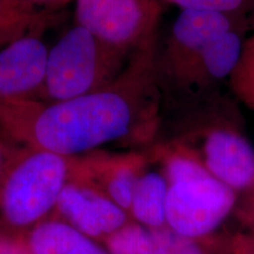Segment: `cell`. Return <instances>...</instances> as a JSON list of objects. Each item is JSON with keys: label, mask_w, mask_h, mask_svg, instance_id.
Masks as SVG:
<instances>
[{"label": "cell", "mask_w": 254, "mask_h": 254, "mask_svg": "<svg viewBox=\"0 0 254 254\" xmlns=\"http://www.w3.org/2000/svg\"><path fill=\"white\" fill-rule=\"evenodd\" d=\"M168 189L164 173L145 170L133 192L128 211L132 221L148 228L166 227Z\"/></svg>", "instance_id": "cell-14"}, {"label": "cell", "mask_w": 254, "mask_h": 254, "mask_svg": "<svg viewBox=\"0 0 254 254\" xmlns=\"http://www.w3.org/2000/svg\"><path fill=\"white\" fill-rule=\"evenodd\" d=\"M182 9L212 11L234 15H254V0H166Z\"/></svg>", "instance_id": "cell-18"}, {"label": "cell", "mask_w": 254, "mask_h": 254, "mask_svg": "<svg viewBox=\"0 0 254 254\" xmlns=\"http://www.w3.org/2000/svg\"><path fill=\"white\" fill-rule=\"evenodd\" d=\"M0 254H31L25 246L23 237L0 231Z\"/></svg>", "instance_id": "cell-19"}, {"label": "cell", "mask_w": 254, "mask_h": 254, "mask_svg": "<svg viewBox=\"0 0 254 254\" xmlns=\"http://www.w3.org/2000/svg\"><path fill=\"white\" fill-rule=\"evenodd\" d=\"M243 44L240 28L214 38L171 81L180 88L199 91L213 86L225 78L230 79L239 62Z\"/></svg>", "instance_id": "cell-11"}, {"label": "cell", "mask_w": 254, "mask_h": 254, "mask_svg": "<svg viewBox=\"0 0 254 254\" xmlns=\"http://www.w3.org/2000/svg\"><path fill=\"white\" fill-rule=\"evenodd\" d=\"M155 39L131 55L110 86L73 99H0V132L19 147L74 158L114 141L147 139L157 127Z\"/></svg>", "instance_id": "cell-1"}, {"label": "cell", "mask_w": 254, "mask_h": 254, "mask_svg": "<svg viewBox=\"0 0 254 254\" xmlns=\"http://www.w3.org/2000/svg\"><path fill=\"white\" fill-rule=\"evenodd\" d=\"M15 150H17V146L8 141L0 132V189H1L6 171Z\"/></svg>", "instance_id": "cell-20"}, {"label": "cell", "mask_w": 254, "mask_h": 254, "mask_svg": "<svg viewBox=\"0 0 254 254\" xmlns=\"http://www.w3.org/2000/svg\"><path fill=\"white\" fill-rule=\"evenodd\" d=\"M164 176L170 185L211 174L198 155L185 147L174 148L163 157Z\"/></svg>", "instance_id": "cell-17"}, {"label": "cell", "mask_w": 254, "mask_h": 254, "mask_svg": "<svg viewBox=\"0 0 254 254\" xmlns=\"http://www.w3.org/2000/svg\"><path fill=\"white\" fill-rule=\"evenodd\" d=\"M53 217L100 244L132 222L128 212L79 179H71L64 187Z\"/></svg>", "instance_id": "cell-7"}, {"label": "cell", "mask_w": 254, "mask_h": 254, "mask_svg": "<svg viewBox=\"0 0 254 254\" xmlns=\"http://www.w3.org/2000/svg\"><path fill=\"white\" fill-rule=\"evenodd\" d=\"M236 204V190L213 176L170 185L166 224L180 236L201 239L212 233Z\"/></svg>", "instance_id": "cell-5"}, {"label": "cell", "mask_w": 254, "mask_h": 254, "mask_svg": "<svg viewBox=\"0 0 254 254\" xmlns=\"http://www.w3.org/2000/svg\"><path fill=\"white\" fill-rule=\"evenodd\" d=\"M21 237L31 254H112L104 244L91 239L55 217Z\"/></svg>", "instance_id": "cell-13"}, {"label": "cell", "mask_w": 254, "mask_h": 254, "mask_svg": "<svg viewBox=\"0 0 254 254\" xmlns=\"http://www.w3.org/2000/svg\"><path fill=\"white\" fill-rule=\"evenodd\" d=\"M50 50L34 31L0 51V99L40 100Z\"/></svg>", "instance_id": "cell-9"}, {"label": "cell", "mask_w": 254, "mask_h": 254, "mask_svg": "<svg viewBox=\"0 0 254 254\" xmlns=\"http://www.w3.org/2000/svg\"><path fill=\"white\" fill-rule=\"evenodd\" d=\"M228 81L234 95L254 112V34L244 39L239 62Z\"/></svg>", "instance_id": "cell-16"}, {"label": "cell", "mask_w": 254, "mask_h": 254, "mask_svg": "<svg viewBox=\"0 0 254 254\" xmlns=\"http://www.w3.org/2000/svg\"><path fill=\"white\" fill-rule=\"evenodd\" d=\"M157 0H75V23L100 40L133 53L157 38Z\"/></svg>", "instance_id": "cell-4"}, {"label": "cell", "mask_w": 254, "mask_h": 254, "mask_svg": "<svg viewBox=\"0 0 254 254\" xmlns=\"http://www.w3.org/2000/svg\"><path fill=\"white\" fill-rule=\"evenodd\" d=\"M41 15L27 0H0V46L34 31L41 24Z\"/></svg>", "instance_id": "cell-15"}, {"label": "cell", "mask_w": 254, "mask_h": 254, "mask_svg": "<svg viewBox=\"0 0 254 254\" xmlns=\"http://www.w3.org/2000/svg\"><path fill=\"white\" fill-rule=\"evenodd\" d=\"M28 2H31L34 7L39 9L40 7L44 8H57L62 7V6L68 4L72 0H27Z\"/></svg>", "instance_id": "cell-21"}, {"label": "cell", "mask_w": 254, "mask_h": 254, "mask_svg": "<svg viewBox=\"0 0 254 254\" xmlns=\"http://www.w3.org/2000/svg\"><path fill=\"white\" fill-rule=\"evenodd\" d=\"M201 161L215 179L232 190L254 183V150L249 140L232 128H213L205 134Z\"/></svg>", "instance_id": "cell-10"}, {"label": "cell", "mask_w": 254, "mask_h": 254, "mask_svg": "<svg viewBox=\"0 0 254 254\" xmlns=\"http://www.w3.org/2000/svg\"><path fill=\"white\" fill-rule=\"evenodd\" d=\"M112 254H206L196 240L132 221L104 243Z\"/></svg>", "instance_id": "cell-12"}, {"label": "cell", "mask_w": 254, "mask_h": 254, "mask_svg": "<svg viewBox=\"0 0 254 254\" xmlns=\"http://www.w3.org/2000/svg\"><path fill=\"white\" fill-rule=\"evenodd\" d=\"M146 164L145 155L138 152L92 151L74 157L72 179L91 184L128 212Z\"/></svg>", "instance_id": "cell-8"}, {"label": "cell", "mask_w": 254, "mask_h": 254, "mask_svg": "<svg viewBox=\"0 0 254 254\" xmlns=\"http://www.w3.org/2000/svg\"><path fill=\"white\" fill-rule=\"evenodd\" d=\"M74 158L17 146L0 189V231L24 236L55 214Z\"/></svg>", "instance_id": "cell-2"}, {"label": "cell", "mask_w": 254, "mask_h": 254, "mask_svg": "<svg viewBox=\"0 0 254 254\" xmlns=\"http://www.w3.org/2000/svg\"><path fill=\"white\" fill-rule=\"evenodd\" d=\"M131 55L75 25L50 50L40 101L68 100L110 86Z\"/></svg>", "instance_id": "cell-3"}, {"label": "cell", "mask_w": 254, "mask_h": 254, "mask_svg": "<svg viewBox=\"0 0 254 254\" xmlns=\"http://www.w3.org/2000/svg\"><path fill=\"white\" fill-rule=\"evenodd\" d=\"M246 23V17L243 15L182 9L159 59L155 56L157 75L163 74L172 80L209 41L232 30H238Z\"/></svg>", "instance_id": "cell-6"}]
</instances>
